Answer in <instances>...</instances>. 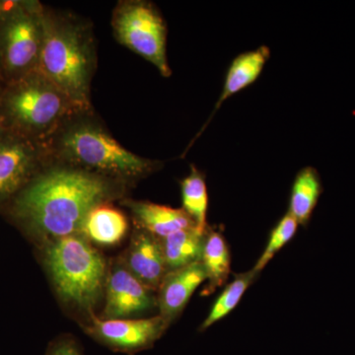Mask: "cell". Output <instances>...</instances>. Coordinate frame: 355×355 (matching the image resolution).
Here are the masks:
<instances>
[{"label":"cell","instance_id":"obj_1","mask_svg":"<svg viewBox=\"0 0 355 355\" xmlns=\"http://www.w3.org/2000/svg\"><path fill=\"white\" fill-rule=\"evenodd\" d=\"M127 187L49 156L16 193L11 209L16 218L48 243L81 234L89 212L103 203L120 200Z\"/></svg>","mask_w":355,"mask_h":355},{"label":"cell","instance_id":"obj_16","mask_svg":"<svg viewBox=\"0 0 355 355\" xmlns=\"http://www.w3.org/2000/svg\"><path fill=\"white\" fill-rule=\"evenodd\" d=\"M200 261L207 273V286L202 294L209 295L224 286L231 270L230 250L221 233L207 227Z\"/></svg>","mask_w":355,"mask_h":355},{"label":"cell","instance_id":"obj_8","mask_svg":"<svg viewBox=\"0 0 355 355\" xmlns=\"http://www.w3.org/2000/svg\"><path fill=\"white\" fill-rule=\"evenodd\" d=\"M48 157L46 147L6 132L0 144V200L16 195Z\"/></svg>","mask_w":355,"mask_h":355},{"label":"cell","instance_id":"obj_4","mask_svg":"<svg viewBox=\"0 0 355 355\" xmlns=\"http://www.w3.org/2000/svg\"><path fill=\"white\" fill-rule=\"evenodd\" d=\"M81 110L39 70L0 85V123L7 133L46 147Z\"/></svg>","mask_w":355,"mask_h":355},{"label":"cell","instance_id":"obj_21","mask_svg":"<svg viewBox=\"0 0 355 355\" xmlns=\"http://www.w3.org/2000/svg\"><path fill=\"white\" fill-rule=\"evenodd\" d=\"M299 224L296 219L291 216V214H287L282 217L279 221V223L275 225L270 232V238H268V244L265 248V251L261 254L258 261L254 266V270L257 272H261L263 268L270 261L272 260L275 254L282 249V247L286 246L287 243L291 241L292 238L295 235L297 231Z\"/></svg>","mask_w":355,"mask_h":355},{"label":"cell","instance_id":"obj_9","mask_svg":"<svg viewBox=\"0 0 355 355\" xmlns=\"http://www.w3.org/2000/svg\"><path fill=\"white\" fill-rule=\"evenodd\" d=\"M168 324L161 316L148 319H95L89 335L116 352L135 354L149 349L162 336Z\"/></svg>","mask_w":355,"mask_h":355},{"label":"cell","instance_id":"obj_15","mask_svg":"<svg viewBox=\"0 0 355 355\" xmlns=\"http://www.w3.org/2000/svg\"><path fill=\"white\" fill-rule=\"evenodd\" d=\"M128 230L125 214L108 202L98 205L89 212L81 234L89 242L101 246H114L125 238Z\"/></svg>","mask_w":355,"mask_h":355},{"label":"cell","instance_id":"obj_22","mask_svg":"<svg viewBox=\"0 0 355 355\" xmlns=\"http://www.w3.org/2000/svg\"><path fill=\"white\" fill-rule=\"evenodd\" d=\"M46 355H83L77 343L69 338H60L49 349Z\"/></svg>","mask_w":355,"mask_h":355},{"label":"cell","instance_id":"obj_2","mask_svg":"<svg viewBox=\"0 0 355 355\" xmlns=\"http://www.w3.org/2000/svg\"><path fill=\"white\" fill-rule=\"evenodd\" d=\"M49 156L130 186L158 171L162 162L121 146L94 109L79 111L46 144Z\"/></svg>","mask_w":355,"mask_h":355},{"label":"cell","instance_id":"obj_20","mask_svg":"<svg viewBox=\"0 0 355 355\" xmlns=\"http://www.w3.org/2000/svg\"><path fill=\"white\" fill-rule=\"evenodd\" d=\"M259 275H260V272L252 268L249 272L239 273V275H236L233 282H231L224 288L220 296L216 299V302L209 311V314L207 315L202 326H200V330H207L212 324L220 321L224 317L227 316L229 313L232 312L236 306L239 304L245 292L252 286Z\"/></svg>","mask_w":355,"mask_h":355},{"label":"cell","instance_id":"obj_19","mask_svg":"<svg viewBox=\"0 0 355 355\" xmlns=\"http://www.w3.org/2000/svg\"><path fill=\"white\" fill-rule=\"evenodd\" d=\"M182 202L184 211L193 219L198 228L207 230L209 195L205 177L195 166L191 171L181 182Z\"/></svg>","mask_w":355,"mask_h":355},{"label":"cell","instance_id":"obj_23","mask_svg":"<svg viewBox=\"0 0 355 355\" xmlns=\"http://www.w3.org/2000/svg\"><path fill=\"white\" fill-rule=\"evenodd\" d=\"M6 132L4 130L3 127H2L1 123H0V144H1L2 140H3L4 137H6Z\"/></svg>","mask_w":355,"mask_h":355},{"label":"cell","instance_id":"obj_7","mask_svg":"<svg viewBox=\"0 0 355 355\" xmlns=\"http://www.w3.org/2000/svg\"><path fill=\"white\" fill-rule=\"evenodd\" d=\"M114 39L150 62L163 77L172 76L167 57V23L147 0H121L112 14Z\"/></svg>","mask_w":355,"mask_h":355},{"label":"cell","instance_id":"obj_6","mask_svg":"<svg viewBox=\"0 0 355 355\" xmlns=\"http://www.w3.org/2000/svg\"><path fill=\"white\" fill-rule=\"evenodd\" d=\"M44 10L39 1H0V85L38 70Z\"/></svg>","mask_w":355,"mask_h":355},{"label":"cell","instance_id":"obj_12","mask_svg":"<svg viewBox=\"0 0 355 355\" xmlns=\"http://www.w3.org/2000/svg\"><path fill=\"white\" fill-rule=\"evenodd\" d=\"M205 280L207 273L200 261L167 272L157 291V307L159 316L168 326L183 312L193 292Z\"/></svg>","mask_w":355,"mask_h":355},{"label":"cell","instance_id":"obj_17","mask_svg":"<svg viewBox=\"0 0 355 355\" xmlns=\"http://www.w3.org/2000/svg\"><path fill=\"white\" fill-rule=\"evenodd\" d=\"M207 230L184 229L160 239L168 272L200 261Z\"/></svg>","mask_w":355,"mask_h":355},{"label":"cell","instance_id":"obj_14","mask_svg":"<svg viewBox=\"0 0 355 355\" xmlns=\"http://www.w3.org/2000/svg\"><path fill=\"white\" fill-rule=\"evenodd\" d=\"M270 50L268 46H261L253 51H246L236 57L231 62L230 67L226 72L225 80H224L223 89L218 101H217L211 116L207 121L214 118L216 112L220 109L223 103L229 98L233 97L237 93L249 87L256 83L261 72L265 69L266 62L270 60Z\"/></svg>","mask_w":355,"mask_h":355},{"label":"cell","instance_id":"obj_3","mask_svg":"<svg viewBox=\"0 0 355 355\" xmlns=\"http://www.w3.org/2000/svg\"><path fill=\"white\" fill-rule=\"evenodd\" d=\"M97 67L92 23L44 6V41L38 70L81 110H92L91 83Z\"/></svg>","mask_w":355,"mask_h":355},{"label":"cell","instance_id":"obj_18","mask_svg":"<svg viewBox=\"0 0 355 355\" xmlns=\"http://www.w3.org/2000/svg\"><path fill=\"white\" fill-rule=\"evenodd\" d=\"M322 191L321 177L315 168L308 166L297 173L292 184L287 212L296 219L299 225L309 223Z\"/></svg>","mask_w":355,"mask_h":355},{"label":"cell","instance_id":"obj_13","mask_svg":"<svg viewBox=\"0 0 355 355\" xmlns=\"http://www.w3.org/2000/svg\"><path fill=\"white\" fill-rule=\"evenodd\" d=\"M121 203L132 212L137 227L144 229L158 239H163L184 229L198 227L183 209H173L157 203L128 198Z\"/></svg>","mask_w":355,"mask_h":355},{"label":"cell","instance_id":"obj_24","mask_svg":"<svg viewBox=\"0 0 355 355\" xmlns=\"http://www.w3.org/2000/svg\"><path fill=\"white\" fill-rule=\"evenodd\" d=\"M0 79H1V65H0Z\"/></svg>","mask_w":355,"mask_h":355},{"label":"cell","instance_id":"obj_10","mask_svg":"<svg viewBox=\"0 0 355 355\" xmlns=\"http://www.w3.org/2000/svg\"><path fill=\"white\" fill-rule=\"evenodd\" d=\"M105 292V319H127L157 306L153 291L139 282L121 260L108 270Z\"/></svg>","mask_w":355,"mask_h":355},{"label":"cell","instance_id":"obj_11","mask_svg":"<svg viewBox=\"0 0 355 355\" xmlns=\"http://www.w3.org/2000/svg\"><path fill=\"white\" fill-rule=\"evenodd\" d=\"M121 261L139 282L153 291H158L168 272L160 239L139 227L135 228Z\"/></svg>","mask_w":355,"mask_h":355},{"label":"cell","instance_id":"obj_5","mask_svg":"<svg viewBox=\"0 0 355 355\" xmlns=\"http://www.w3.org/2000/svg\"><path fill=\"white\" fill-rule=\"evenodd\" d=\"M44 266L60 297L92 312L106 286V261L83 234L46 243Z\"/></svg>","mask_w":355,"mask_h":355}]
</instances>
